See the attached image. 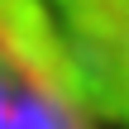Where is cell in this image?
I'll use <instances>...</instances> for the list:
<instances>
[{"label":"cell","instance_id":"cell-2","mask_svg":"<svg viewBox=\"0 0 129 129\" xmlns=\"http://www.w3.org/2000/svg\"><path fill=\"white\" fill-rule=\"evenodd\" d=\"M105 115L129 129V0H43Z\"/></svg>","mask_w":129,"mask_h":129},{"label":"cell","instance_id":"cell-1","mask_svg":"<svg viewBox=\"0 0 129 129\" xmlns=\"http://www.w3.org/2000/svg\"><path fill=\"white\" fill-rule=\"evenodd\" d=\"M0 129H110L43 0H0Z\"/></svg>","mask_w":129,"mask_h":129}]
</instances>
